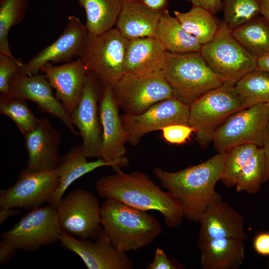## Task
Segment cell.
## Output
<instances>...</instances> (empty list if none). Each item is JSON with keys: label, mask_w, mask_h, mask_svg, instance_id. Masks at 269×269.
Returning a JSON list of instances; mask_svg holds the SVG:
<instances>
[{"label": "cell", "mask_w": 269, "mask_h": 269, "mask_svg": "<svg viewBox=\"0 0 269 269\" xmlns=\"http://www.w3.org/2000/svg\"><path fill=\"white\" fill-rule=\"evenodd\" d=\"M244 241L225 238L198 242L203 269H237L245 258Z\"/></svg>", "instance_id": "obj_25"}, {"label": "cell", "mask_w": 269, "mask_h": 269, "mask_svg": "<svg viewBox=\"0 0 269 269\" xmlns=\"http://www.w3.org/2000/svg\"><path fill=\"white\" fill-rule=\"evenodd\" d=\"M166 53L156 37L128 40L125 58V73L143 75L162 70Z\"/></svg>", "instance_id": "obj_23"}, {"label": "cell", "mask_w": 269, "mask_h": 269, "mask_svg": "<svg viewBox=\"0 0 269 269\" xmlns=\"http://www.w3.org/2000/svg\"><path fill=\"white\" fill-rule=\"evenodd\" d=\"M89 34L85 24L79 18L70 15L61 35L23 64L21 73L28 75L36 74L47 63H67L74 57H79Z\"/></svg>", "instance_id": "obj_16"}, {"label": "cell", "mask_w": 269, "mask_h": 269, "mask_svg": "<svg viewBox=\"0 0 269 269\" xmlns=\"http://www.w3.org/2000/svg\"><path fill=\"white\" fill-rule=\"evenodd\" d=\"M268 105V107H269V102H268V103H267Z\"/></svg>", "instance_id": "obj_47"}, {"label": "cell", "mask_w": 269, "mask_h": 269, "mask_svg": "<svg viewBox=\"0 0 269 269\" xmlns=\"http://www.w3.org/2000/svg\"><path fill=\"white\" fill-rule=\"evenodd\" d=\"M98 82L88 72L79 101L70 115L82 137V145L87 157L100 158L102 131L98 106Z\"/></svg>", "instance_id": "obj_15"}, {"label": "cell", "mask_w": 269, "mask_h": 269, "mask_svg": "<svg viewBox=\"0 0 269 269\" xmlns=\"http://www.w3.org/2000/svg\"><path fill=\"white\" fill-rule=\"evenodd\" d=\"M82 145L72 147L61 159L56 169L59 177L58 185L48 201L55 208L69 188L76 180L95 169L103 166H112L114 169L122 168L117 163L107 161L102 158L88 161Z\"/></svg>", "instance_id": "obj_22"}, {"label": "cell", "mask_w": 269, "mask_h": 269, "mask_svg": "<svg viewBox=\"0 0 269 269\" xmlns=\"http://www.w3.org/2000/svg\"><path fill=\"white\" fill-rule=\"evenodd\" d=\"M21 213L19 209L13 208H6L0 209V224H3L10 217L19 214Z\"/></svg>", "instance_id": "obj_43"}, {"label": "cell", "mask_w": 269, "mask_h": 269, "mask_svg": "<svg viewBox=\"0 0 269 269\" xmlns=\"http://www.w3.org/2000/svg\"><path fill=\"white\" fill-rule=\"evenodd\" d=\"M227 152L218 153L208 160L176 172L155 167L153 174L182 207L184 217L198 222L205 210L222 199L215 190L221 180Z\"/></svg>", "instance_id": "obj_1"}, {"label": "cell", "mask_w": 269, "mask_h": 269, "mask_svg": "<svg viewBox=\"0 0 269 269\" xmlns=\"http://www.w3.org/2000/svg\"><path fill=\"white\" fill-rule=\"evenodd\" d=\"M24 63L17 59L0 54V92L9 94V82L14 75L21 73Z\"/></svg>", "instance_id": "obj_36"}, {"label": "cell", "mask_w": 269, "mask_h": 269, "mask_svg": "<svg viewBox=\"0 0 269 269\" xmlns=\"http://www.w3.org/2000/svg\"><path fill=\"white\" fill-rule=\"evenodd\" d=\"M265 159L263 147H259L241 170L235 187L237 192L254 194L259 192L263 182Z\"/></svg>", "instance_id": "obj_33"}, {"label": "cell", "mask_w": 269, "mask_h": 269, "mask_svg": "<svg viewBox=\"0 0 269 269\" xmlns=\"http://www.w3.org/2000/svg\"><path fill=\"white\" fill-rule=\"evenodd\" d=\"M172 97L189 106L224 81L209 67L200 52H167L162 69Z\"/></svg>", "instance_id": "obj_4"}, {"label": "cell", "mask_w": 269, "mask_h": 269, "mask_svg": "<svg viewBox=\"0 0 269 269\" xmlns=\"http://www.w3.org/2000/svg\"><path fill=\"white\" fill-rule=\"evenodd\" d=\"M28 0H0V54L16 59L11 52L8 41L9 31L25 17Z\"/></svg>", "instance_id": "obj_31"}, {"label": "cell", "mask_w": 269, "mask_h": 269, "mask_svg": "<svg viewBox=\"0 0 269 269\" xmlns=\"http://www.w3.org/2000/svg\"><path fill=\"white\" fill-rule=\"evenodd\" d=\"M248 108L237 94L235 84L224 82L204 94L189 106L188 125L195 131V139L203 148L215 132L233 114Z\"/></svg>", "instance_id": "obj_5"}, {"label": "cell", "mask_w": 269, "mask_h": 269, "mask_svg": "<svg viewBox=\"0 0 269 269\" xmlns=\"http://www.w3.org/2000/svg\"><path fill=\"white\" fill-rule=\"evenodd\" d=\"M114 169L115 173L97 181L96 189L100 197L140 210L159 212L171 228L182 223L184 214L180 203L148 176L138 171L127 173L119 168Z\"/></svg>", "instance_id": "obj_2"}, {"label": "cell", "mask_w": 269, "mask_h": 269, "mask_svg": "<svg viewBox=\"0 0 269 269\" xmlns=\"http://www.w3.org/2000/svg\"><path fill=\"white\" fill-rule=\"evenodd\" d=\"M236 91L247 107L269 102V72L256 69L235 84Z\"/></svg>", "instance_id": "obj_30"}, {"label": "cell", "mask_w": 269, "mask_h": 269, "mask_svg": "<svg viewBox=\"0 0 269 269\" xmlns=\"http://www.w3.org/2000/svg\"><path fill=\"white\" fill-rule=\"evenodd\" d=\"M223 22L231 31L261 14L259 0H223Z\"/></svg>", "instance_id": "obj_34"}, {"label": "cell", "mask_w": 269, "mask_h": 269, "mask_svg": "<svg viewBox=\"0 0 269 269\" xmlns=\"http://www.w3.org/2000/svg\"><path fill=\"white\" fill-rule=\"evenodd\" d=\"M24 137L28 154L24 171H48L57 168L61 159L58 147L61 134L53 127L47 118L40 119L35 128Z\"/></svg>", "instance_id": "obj_19"}, {"label": "cell", "mask_w": 269, "mask_h": 269, "mask_svg": "<svg viewBox=\"0 0 269 269\" xmlns=\"http://www.w3.org/2000/svg\"><path fill=\"white\" fill-rule=\"evenodd\" d=\"M268 268L269 269V264H268Z\"/></svg>", "instance_id": "obj_48"}, {"label": "cell", "mask_w": 269, "mask_h": 269, "mask_svg": "<svg viewBox=\"0 0 269 269\" xmlns=\"http://www.w3.org/2000/svg\"><path fill=\"white\" fill-rule=\"evenodd\" d=\"M112 88L118 108L129 115L140 114L173 97L162 70L143 75L125 73Z\"/></svg>", "instance_id": "obj_9"}, {"label": "cell", "mask_w": 269, "mask_h": 269, "mask_svg": "<svg viewBox=\"0 0 269 269\" xmlns=\"http://www.w3.org/2000/svg\"><path fill=\"white\" fill-rule=\"evenodd\" d=\"M100 223L111 243L125 253L150 245L162 232L159 221L147 211L111 199L101 206Z\"/></svg>", "instance_id": "obj_3"}, {"label": "cell", "mask_w": 269, "mask_h": 269, "mask_svg": "<svg viewBox=\"0 0 269 269\" xmlns=\"http://www.w3.org/2000/svg\"><path fill=\"white\" fill-rule=\"evenodd\" d=\"M189 106L172 97L159 102L138 115H121L128 142L138 144L146 134L176 124L188 125Z\"/></svg>", "instance_id": "obj_12"}, {"label": "cell", "mask_w": 269, "mask_h": 269, "mask_svg": "<svg viewBox=\"0 0 269 269\" xmlns=\"http://www.w3.org/2000/svg\"><path fill=\"white\" fill-rule=\"evenodd\" d=\"M200 53L224 82L235 84L245 75L257 69V59L238 41L223 21L213 38L202 45Z\"/></svg>", "instance_id": "obj_7"}, {"label": "cell", "mask_w": 269, "mask_h": 269, "mask_svg": "<svg viewBox=\"0 0 269 269\" xmlns=\"http://www.w3.org/2000/svg\"><path fill=\"white\" fill-rule=\"evenodd\" d=\"M128 42L116 27L97 35L89 33L79 58L103 87H112L125 74Z\"/></svg>", "instance_id": "obj_6"}, {"label": "cell", "mask_w": 269, "mask_h": 269, "mask_svg": "<svg viewBox=\"0 0 269 269\" xmlns=\"http://www.w3.org/2000/svg\"><path fill=\"white\" fill-rule=\"evenodd\" d=\"M261 14L269 22V0H259Z\"/></svg>", "instance_id": "obj_46"}, {"label": "cell", "mask_w": 269, "mask_h": 269, "mask_svg": "<svg viewBox=\"0 0 269 269\" xmlns=\"http://www.w3.org/2000/svg\"><path fill=\"white\" fill-rule=\"evenodd\" d=\"M253 246L255 252L263 256H269V232H262L254 238Z\"/></svg>", "instance_id": "obj_39"}, {"label": "cell", "mask_w": 269, "mask_h": 269, "mask_svg": "<svg viewBox=\"0 0 269 269\" xmlns=\"http://www.w3.org/2000/svg\"><path fill=\"white\" fill-rule=\"evenodd\" d=\"M52 89L45 75L38 73L31 75L17 73L9 82V94L33 102L41 112L60 120L73 135L80 136L70 114L54 95Z\"/></svg>", "instance_id": "obj_17"}, {"label": "cell", "mask_w": 269, "mask_h": 269, "mask_svg": "<svg viewBox=\"0 0 269 269\" xmlns=\"http://www.w3.org/2000/svg\"><path fill=\"white\" fill-rule=\"evenodd\" d=\"M61 231L57 208L48 205L32 209L3 233L1 240L16 250L31 252L59 241Z\"/></svg>", "instance_id": "obj_10"}, {"label": "cell", "mask_w": 269, "mask_h": 269, "mask_svg": "<svg viewBox=\"0 0 269 269\" xmlns=\"http://www.w3.org/2000/svg\"><path fill=\"white\" fill-rule=\"evenodd\" d=\"M56 208L62 231L80 239L96 238L101 227V206L90 191L72 190L62 197Z\"/></svg>", "instance_id": "obj_11"}, {"label": "cell", "mask_w": 269, "mask_h": 269, "mask_svg": "<svg viewBox=\"0 0 269 269\" xmlns=\"http://www.w3.org/2000/svg\"><path fill=\"white\" fill-rule=\"evenodd\" d=\"M138 2L156 11L162 13L167 9L169 0H128Z\"/></svg>", "instance_id": "obj_41"}, {"label": "cell", "mask_w": 269, "mask_h": 269, "mask_svg": "<svg viewBox=\"0 0 269 269\" xmlns=\"http://www.w3.org/2000/svg\"><path fill=\"white\" fill-rule=\"evenodd\" d=\"M192 6L201 7L215 14L222 10L223 0H186Z\"/></svg>", "instance_id": "obj_40"}, {"label": "cell", "mask_w": 269, "mask_h": 269, "mask_svg": "<svg viewBox=\"0 0 269 269\" xmlns=\"http://www.w3.org/2000/svg\"><path fill=\"white\" fill-rule=\"evenodd\" d=\"M162 13L138 2L125 0L116 28L128 40L155 37Z\"/></svg>", "instance_id": "obj_24"}, {"label": "cell", "mask_w": 269, "mask_h": 269, "mask_svg": "<svg viewBox=\"0 0 269 269\" xmlns=\"http://www.w3.org/2000/svg\"><path fill=\"white\" fill-rule=\"evenodd\" d=\"M181 266L177 265L173 260L170 259L163 250L157 247L155 252L153 261L149 263L147 269H177Z\"/></svg>", "instance_id": "obj_38"}, {"label": "cell", "mask_w": 269, "mask_h": 269, "mask_svg": "<svg viewBox=\"0 0 269 269\" xmlns=\"http://www.w3.org/2000/svg\"><path fill=\"white\" fill-rule=\"evenodd\" d=\"M263 148L265 159V171L263 179V182L265 183L269 179V138L265 142Z\"/></svg>", "instance_id": "obj_44"}, {"label": "cell", "mask_w": 269, "mask_h": 269, "mask_svg": "<svg viewBox=\"0 0 269 269\" xmlns=\"http://www.w3.org/2000/svg\"><path fill=\"white\" fill-rule=\"evenodd\" d=\"M85 10V25L90 34L97 35L113 28L125 0H76Z\"/></svg>", "instance_id": "obj_27"}, {"label": "cell", "mask_w": 269, "mask_h": 269, "mask_svg": "<svg viewBox=\"0 0 269 269\" xmlns=\"http://www.w3.org/2000/svg\"><path fill=\"white\" fill-rule=\"evenodd\" d=\"M95 241L78 239L61 231L59 241L65 249L74 253L88 269H132L134 264L127 253L116 248L101 227Z\"/></svg>", "instance_id": "obj_14"}, {"label": "cell", "mask_w": 269, "mask_h": 269, "mask_svg": "<svg viewBox=\"0 0 269 269\" xmlns=\"http://www.w3.org/2000/svg\"><path fill=\"white\" fill-rule=\"evenodd\" d=\"M231 31L257 59L269 53V22L263 16L255 17Z\"/></svg>", "instance_id": "obj_28"}, {"label": "cell", "mask_w": 269, "mask_h": 269, "mask_svg": "<svg viewBox=\"0 0 269 269\" xmlns=\"http://www.w3.org/2000/svg\"><path fill=\"white\" fill-rule=\"evenodd\" d=\"M55 91V96L70 114L78 104L87 77L88 70L81 60L54 66L49 62L40 69Z\"/></svg>", "instance_id": "obj_20"}, {"label": "cell", "mask_w": 269, "mask_h": 269, "mask_svg": "<svg viewBox=\"0 0 269 269\" xmlns=\"http://www.w3.org/2000/svg\"><path fill=\"white\" fill-rule=\"evenodd\" d=\"M269 108L257 104L232 115L215 132L212 142L218 153H225L240 145L263 147L269 138Z\"/></svg>", "instance_id": "obj_8"}, {"label": "cell", "mask_w": 269, "mask_h": 269, "mask_svg": "<svg viewBox=\"0 0 269 269\" xmlns=\"http://www.w3.org/2000/svg\"><path fill=\"white\" fill-rule=\"evenodd\" d=\"M198 222V241L230 238L245 241L248 236L241 214L222 199L211 204L202 213Z\"/></svg>", "instance_id": "obj_21"}, {"label": "cell", "mask_w": 269, "mask_h": 269, "mask_svg": "<svg viewBox=\"0 0 269 269\" xmlns=\"http://www.w3.org/2000/svg\"><path fill=\"white\" fill-rule=\"evenodd\" d=\"M259 147L255 144H245L236 146L227 152L220 180L226 187L235 186L241 170Z\"/></svg>", "instance_id": "obj_35"}, {"label": "cell", "mask_w": 269, "mask_h": 269, "mask_svg": "<svg viewBox=\"0 0 269 269\" xmlns=\"http://www.w3.org/2000/svg\"><path fill=\"white\" fill-rule=\"evenodd\" d=\"M163 138L171 144H181L189 139L194 129L188 125L176 124L165 127L161 129Z\"/></svg>", "instance_id": "obj_37"}, {"label": "cell", "mask_w": 269, "mask_h": 269, "mask_svg": "<svg viewBox=\"0 0 269 269\" xmlns=\"http://www.w3.org/2000/svg\"><path fill=\"white\" fill-rule=\"evenodd\" d=\"M257 67L258 69L269 72V53L257 59Z\"/></svg>", "instance_id": "obj_45"}, {"label": "cell", "mask_w": 269, "mask_h": 269, "mask_svg": "<svg viewBox=\"0 0 269 269\" xmlns=\"http://www.w3.org/2000/svg\"><path fill=\"white\" fill-rule=\"evenodd\" d=\"M58 183L56 169L35 172L22 170L13 185L0 191V209H33L40 207L48 202Z\"/></svg>", "instance_id": "obj_13"}, {"label": "cell", "mask_w": 269, "mask_h": 269, "mask_svg": "<svg viewBox=\"0 0 269 269\" xmlns=\"http://www.w3.org/2000/svg\"><path fill=\"white\" fill-rule=\"evenodd\" d=\"M174 13L183 28L201 45L213 38L221 23L214 14L201 7L192 6L187 12L175 11Z\"/></svg>", "instance_id": "obj_29"}, {"label": "cell", "mask_w": 269, "mask_h": 269, "mask_svg": "<svg viewBox=\"0 0 269 269\" xmlns=\"http://www.w3.org/2000/svg\"><path fill=\"white\" fill-rule=\"evenodd\" d=\"M110 86H103L99 105L102 137L100 158L118 163L122 168L129 164L125 156L128 142L121 115Z\"/></svg>", "instance_id": "obj_18"}, {"label": "cell", "mask_w": 269, "mask_h": 269, "mask_svg": "<svg viewBox=\"0 0 269 269\" xmlns=\"http://www.w3.org/2000/svg\"><path fill=\"white\" fill-rule=\"evenodd\" d=\"M16 250L8 244L0 240V264L7 262L15 254Z\"/></svg>", "instance_id": "obj_42"}, {"label": "cell", "mask_w": 269, "mask_h": 269, "mask_svg": "<svg viewBox=\"0 0 269 269\" xmlns=\"http://www.w3.org/2000/svg\"><path fill=\"white\" fill-rule=\"evenodd\" d=\"M155 37L167 52L181 53L200 52L202 45L182 26L176 17L164 11L159 20Z\"/></svg>", "instance_id": "obj_26"}, {"label": "cell", "mask_w": 269, "mask_h": 269, "mask_svg": "<svg viewBox=\"0 0 269 269\" xmlns=\"http://www.w3.org/2000/svg\"><path fill=\"white\" fill-rule=\"evenodd\" d=\"M0 113L10 118L23 136L35 128L40 119L29 108L26 100L9 93H0Z\"/></svg>", "instance_id": "obj_32"}]
</instances>
